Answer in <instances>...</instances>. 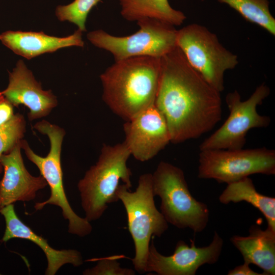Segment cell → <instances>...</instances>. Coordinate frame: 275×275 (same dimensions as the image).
Masks as SVG:
<instances>
[{
	"label": "cell",
	"mask_w": 275,
	"mask_h": 275,
	"mask_svg": "<svg viewBox=\"0 0 275 275\" xmlns=\"http://www.w3.org/2000/svg\"><path fill=\"white\" fill-rule=\"evenodd\" d=\"M161 71L160 58L143 56L116 61L100 76L102 99L127 121L155 104Z\"/></svg>",
	"instance_id": "2"
},
{
	"label": "cell",
	"mask_w": 275,
	"mask_h": 275,
	"mask_svg": "<svg viewBox=\"0 0 275 275\" xmlns=\"http://www.w3.org/2000/svg\"><path fill=\"white\" fill-rule=\"evenodd\" d=\"M34 128L48 138L50 149L48 154L45 157L38 155L23 139L21 141V149L28 159L38 168L40 175L45 179L50 189L49 198L44 201L36 203L34 207L36 210H39L48 204L59 207L63 217L68 221V232L85 237L91 233L92 227L85 217L78 216L73 211L64 187L61 155L66 132L62 127L45 120L37 122Z\"/></svg>",
	"instance_id": "4"
},
{
	"label": "cell",
	"mask_w": 275,
	"mask_h": 275,
	"mask_svg": "<svg viewBox=\"0 0 275 275\" xmlns=\"http://www.w3.org/2000/svg\"><path fill=\"white\" fill-rule=\"evenodd\" d=\"M25 131L24 117L18 113L0 125V158L4 153L10 151L21 142ZM3 171V167L0 163V174Z\"/></svg>",
	"instance_id": "21"
},
{
	"label": "cell",
	"mask_w": 275,
	"mask_h": 275,
	"mask_svg": "<svg viewBox=\"0 0 275 275\" xmlns=\"http://www.w3.org/2000/svg\"><path fill=\"white\" fill-rule=\"evenodd\" d=\"M2 92L14 107H27L30 121L46 117L58 105L57 97L51 90H43L41 83L21 60L9 72L8 85Z\"/></svg>",
	"instance_id": "13"
},
{
	"label": "cell",
	"mask_w": 275,
	"mask_h": 275,
	"mask_svg": "<svg viewBox=\"0 0 275 275\" xmlns=\"http://www.w3.org/2000/svg\"></svg>",
	"instance_id": "26"
},
{
	"label": "cell",
	"mask_w": 275,
	"mask_h": 275,
	"mask_svg": "<svg viewBox=\"0 0 275 275\" xmlns=\"http://www.w3.org/2000/svg\"><path fill=\"white\" fill-rule=\"evenodd\" d=\"M219 195V201L227 205L244 201L258 209L264 216L267 228L275 231V198L263 195L256 189L249 177L227 184Z\"/></svg>",
	"instance_id": "18"
},
{
	"label": "cell",
	"mask_w": 275,
	"mask_h": 275,
	"mask_svg": "<svg viewBox=\"0 0 275 275\" xmlns=\"http://www.w3.org/2000/svg\"><path fill=\"white\" fill-rule=\"evenodd\" d=\"M13 107L0 91V125L9 120L15 114Z\"/></svg>",
	"instance_id": "24"
},
{
	"label": "cell",
	"mask_w": 275,
	"mask_h": 275,
	"mask_svg": "<svg viewBox=\"0 0 275 275\" xmlns=\"http://www.w3.org/2000/svg\"><path fill=\"white\" fill-rule=\"evenodd\" d=\"M121 14L128 21L151 18L174 26L180 25L186 19L184 14L173 9L168 0H119Z\"/></svg>",
	"instance_id": "19"
},
{
	"label": "cell",
	"mask_w": 275,
	"mask_h": 275,
	"mask_svg": "<svg viewBox=\"0 0 275 275\" xmlns=\"http://www.w3.org/2000/svg\"><path fill=\"white\" fill-rule=\"evenodd\" d=\"M137 22L140 29L129 36H115L98 30L89 32L87 38L96 47L111 53L115 62L136 57L161 58L177 46L175 26L151 18Z\"/></svg>",
	"instance_id": "8"
},
{
	"label": "cell",
	"mask_w": 275,
	"mask_h": 275,
	"mask_svg": "<svg viewBox=\"0 0 275 275\" xmlns=\"http://www.w3.org/2000/svg\"><path fill=\"white\" fill-rule=\"evenodd\" d=\"M155 105L163 115L171 143L197 139L221 120V93L189 64L177 46L160 58Z\"/></svg>",
	"instance_id": "1"
},
{
	"label": "cell",
	"mask_w": 275,
	"mask_h": 275,
	"mask_svg": "<svg viewBox=\"0 0 275 275\" xmlns=\"http://www.w3.org/2000/svg\"><path fill=\"white\" fill-rule=\"evenodd\" d=\"M250 264L244 262L243 264L237 266L228 272V275H264L254 271L250 267Z\"/></svg>",
	"instance_id": "25"
},
{
	"label": "cell",
	"mask_w": 275,
	"mask_h": 275,
	"mask_svg": "<svg viewBox=\"0 0 275 275\" xmlns=\"http://www.w3.org/2000/svg\"><path fill=\"white\" fill-rule=\"evenodd\" d=\"M4 216L6 228L2 238V242H7L12 238L26 239L36 243L45 254L47 266L45 274L54 275L64 265L71 264L75 267L83 263L81 253L73 249L56 250L51 247L47 240L35 233L24 224L17 215L14 204H10L0 210Z\"/></svg>",
	"instance_id": "15"
},
{
	"label": "cell",
	"mask_w": 275,
	"mask_h": 275,
	"mask_svg": "<svg viewBox=\"0 0 275 275\" xmlns=\"http://www.w3.org/2000/svg\"><path fill=\"white\" fill-rule=\"evenodd\" d=\"M21 150L20 142L1 157L4 175L0 180V210L17 201L33 200L37 193L48 185L41 175L34 176L29 172Z\"/></svg>",
	"instance_id": "14"
},
{
	"label": "cell",
	"mask_w": 275,
	"mask_h": 275,
	"mask_svg": "<svg viewBox=\"0 0 275 275\" xmlns=\"http://www.w3.org/2000/svg\"><path fill=\"white\" fill-rule=\"evenodd\" d=\"M176 44L189 64L221 93L225 73L238 65L237 56L223 46L215 34L197 23L177 30Z\"/></svg>",
	"instance_id": "7"
},
{
	"label": "cell",
	"mask_w": 275,
	"mask_h": 275,
	"mask_svg": "<svg viewBox=\"0 0 275 275\" xmlns=\"http://www.w3.org/2000/svg\"><path fill=\"white\" fill-rule=\"evenodd\" d=\"M84 275H134L135 271L131 268H123L113 257L103 258L98 261L97 264L83 271Z\"/></svg>",
	"instance_id": "23"
},
{
	"label": "cell",
	"mask_w": 275,
	"mask_h": 275,
	"mask_svg": "<svg viewBox=\"0 0 275 275\" xmlns=\"http://www.w3.org/2000/svg\"><path fill=\"white\" fill-rule=\"evenodd\" d=\"M123 130V142L140 161L152 159L171 143L166 120L155 104L126 121Z\"/></svg>",
	"instance_id": "12"
},
{
	"label": "cell",
	"mask_w": 275,
	"mask_h": 275,
	"mask_svg": "<svg viewBox=\"0 0 275 275\" xmlns=\"http://www.w3.org/2000/svg\"><path fill=\"white\" fill-rule=\"evenodd\" d=\"M151 240L145 272H154L159 275H195L201 266L217 262L224 245L223 238L215 231L208 245L197 247L195 240L190 239L189 246L179 240L173 254L167 256L158 252L153 237Z\"/></svg>",
	"instance_id": "11"
},
{
	"label": "cell",
	"mask_w": 275,
	"mask_h": 275,
	"mask_svg": "<svg viewBox=\"0 0 275 275\" xmlns=\"http://www.w3.org/2000/svg\"><path fill=\"white\" fill-rule=\"evenodd\" d=\"M237 11L247 21L257 24L275 35V19L268 0H217Z\"/></svg>",
	"instance_id": "20"
},
{
	"label": "cell",
	"mask_w": 275,
	"mask_h": 275,
	"mask_svg": "<svg viewBox=\"0 0 275 275\" xmlns=\"http://www.w3.org/2000/svg\"><path fill=\"white\" fill-rule=\"evenodd\" d=\"M269 94V87L264 83L257 87L245 101L241 100L237 90L229 93L226 97V102L230 111L229 116L221 127L202 142L200 151L242 149L250 129L269 126L270 118L259 114L257 107Z\"/></svg>",
	"instance_id": "10"
},
{
	"label": "cell",
	"mask_w": 275,
	"mask_h": 275,
	"mask_svg": "<svg viewBox=\"0 0 275 275\" xmlns=\"http://www.w3.org/2000/svg\"><path fill=\"white\" fill-rule=\"evenodd\" d=\"M101 0H74L71 3L59 6L56 15L61 21H68L77 26L80 31L85 32L87 16L92 9Z\"/></svg>",
	"instance_id": "22"
},
{
	"label": "cell",
	"mask_w": 275,
	"mask_h": 275,
	"mask_svg": "<svg viewBox=\"0 0 275 275\" xmlns=\"http://www.w3.org/2000/svg\"><path fill=\"white\" fill-rule=\"evenodd\" d=\"M117 195L126 210L128 230L134 244V268L140 273H145L151 238L161 237L168 228V223L155 204L152 174L141 175L133 192L122 183Z\"/></svg>",
	"instance_id": "5"
},
{
	"label": "cell",
	"mask_w": 275,
	"mask_h": 275,
	"mask_svg": "<svg viewBox=\"0 0 275 275\" xmlns=\"http://www.w3.org/2000/svg\"><path fill=\"white\" fill-rule=\"evenodd\" d=\"M154 196L161 200V213L168 223L179 229L202 232L207 227L210 212L207 204L190 193L183 171L161 161L152 174Z\"/></svg>",
	"instance_id": "6"
},
{
	"label": "cell",
	"mask_w": 275,
	"mask_h": 275,
	"mask_svg": "<svg viewBox=\"0 0 275 275\" xmlns=\"http://www.w3.org/2000/svg\"><path fill=\"white\" fill-rule=\"evenodd\" d=\"M130 152L124 142L104 144L96 163L86 172L77 184L85 218L90 222L100 218L108 205L118 201L121 183L131 188Z\"/></svg>",
	"instance_id": "3"
},
{
	"label": "cell",
	"mask_w": 275,
	"mask_h": 275,
	"mask_svg": "<svg viewBox=\"0 0 275 275\" xmlns=\"http://www.w3.org/2000/svg\"><path fill=\"white\" fill-rule=\"evenodd\" d=\"M249 231L248 236H232L231 242L241 253L244 262L258 266L264 275H274L275 231L268 228L263 230L257 225H252Z\"/></svg>",
	"instance_id": "17"
},
{
	"label": "cell",
	"mask_w": 275,
	"mask_h": 275,
	"mask_svg": "<svg viewBox=\"0 0 275 275\" xmlns=\"http://www.w3.org/2000/svg\"><path fill=\"white\" fill-rule=\"evenodd\" d=\"M275 174V151L265 147L201 150L198 176L229 184L250 175Z\"/></svg>",
	"instance_id": "9"
},
{
	"label": "cell",
	"mask_w": 275,
	"mask_h": 275,
	"mask_svg": "<svg viewBox=\"0 0 275 275\" xmlns=\"http://www.w3.org/2000/svg\"><path fill=\"white\" fill-rule=\"evenodd\" d=\"M0 40L14 53L28 60L61 48L84 45L82 32L78 29L64 37L49 36L43 32L8 31L0 34Z\"/></svg>",
	"instance_id": "16"
}]
</instances>
